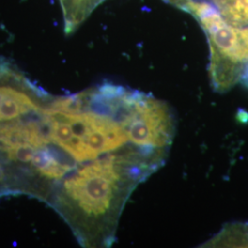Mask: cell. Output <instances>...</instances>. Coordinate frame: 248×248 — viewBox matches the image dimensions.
I'll use <instances>...</instances> for the list:
<instances>
[{"instance_id": "obj_1", "label": "cell", "mask_w": 248, "mask_h": 248, "mask_svg": "<svg viewBox=\"0 0 248 248\" xmlns=\"http://www.w3.org/2000/svg\"><path fill=\"white\" fill-rule=\"evenodd\" d=\"M169 153L142 147L76 164L60 179L53 203L86 248H108L134 189L156 172Z\"/></svg>"}, {"instance_id": "obj_2", "label": "cell", "mask_w": 248, "mask_h": 248, "mask_svg": "<svg viewBox=\"0 0 248 248\" xmlns=\"http://www.w3.org/2000/svg\"><path fill=\"white\" fill-rule=\"evenodd\" d=\"M180 8L197 18L207 35L213 89L220 93L232 89L248 74V26L231 25L209 2L191 0Z\"/></svg>"}, {"instance_id": "obj_3", "label": "cell", "mask_w": 248, "mask_h": 248, "mask_svg": "<svg viewBox=\"0 0 248 248\" xmlns=\"http://www.w3.org/2000/svg\"><path fill=\"white\" fill-rule=\"evenodd\" d=\"M34 91L20 74L6 62H0V122L43 110L32 98Z\"/></svg>"}, {"instance_id": "obj_4", "label": "cell", "mask_w": 248, "mask_h": 248, "mask_svg": "<svg viewBox=\"0 0 248 248\" xmlns=\"http://www.w3.org/2000/svg\"><path fill=\"white\" fill-rule=\"evenodd\" d=\"M104 0H60L66 33L74 32Z\"/></svg>"}, {"instance_id": "obj_5", "label": "cell", "mask_w": 248, "mask_h": 248, "mask_svg": "<svg viewBox=\"0 0 248 248\" xmlns=\"http://www.w3.org/2000/svg\"><path fill=\"white\" fill-rule=\"evenodd\" d=\"M206 247L248 248V223H231L206 243Z\"/></svg>"}, {"instance_id": "obj_6", "label": "cell", "mask_w": 248, "mask_h": 248, "mask_svg": "<svg viewBox=\"0 0 248 248\" xmlns=\"http://www.w3.org/2000/svg\"><path fill=\"white\" fill-rule=\"evenodd\" d=\"M213 3L220 15L231 25L248 26V0H213Z\"/></svg>"}, {"instance_id": "obj_7", "label": "cell", "mask_w": 248, "mask_h": 248, "mask_svg": "<svg viewBox=\"0 0 248 248\" xmlns=\"http://www.w3.org/2000/svg\"><path fill=\"white\" fill-rule=\"evenodd\" d=\"M168 1L170 2V3H172V4H174V5H176L178 8H180L183 4H185V3L188 2V1H191V0H168Z\"/></svg>"}]
</instances>
